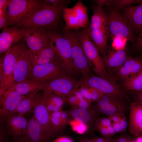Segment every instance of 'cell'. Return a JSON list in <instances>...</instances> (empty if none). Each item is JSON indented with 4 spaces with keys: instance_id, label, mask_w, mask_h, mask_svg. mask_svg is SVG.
Returning a JSON list of instances; mask_svg holds the SVG:
<instances>
[{
    "instance_id": "obj_1",
    "label": "cell",
    "mask_w": 142,
    "mask_h": 142,
    "mask_svg": "<svg viewBox=\"0 0 142 142\" xmlns=\"http://www.w3.org/2000/svg\"><path fill=\"white\" fill-rule=\"evenodd\" d=\"M63 7H65L51 6L43 1L40 8L15 26L40 27L49 30L54 29L58 24Z\"/></svg>"
},
{
    "instance_id": "obj_2",
    "label": "cell",
    "mask_w": 142,
    "mask_h": 142,
    "mask_svg": "<svg viewBox=\"0 0 142 142\" xmlns=\"http://www.w3.org/2000/svg\"><path fill=\"white\" fill-rule=\"evenodd\" d=\"M23 43L20 41L14 44L1 57L0 95L14 84V71Z\"/></svg>"
},
{
    "instance_id": "obj_3",
    "label": "cell",
    "mask_w": 142,
    "mask_h": 142,
    "mask_svg": "<svg viewBox=\"0 0 142 142\" xmlns=\"http://www.w3.org/2000/svg\"><path fill=\"white\" fill-rule=\"evenodd\" d=\"M39 0H10L7 11V26L16 25L28 18L43 6Z\"/></svg>"
},
{
    "instance_id": "obj_4",
    "label": "cell",
    "mask_w": 142,
    "mask_h": 142,
    "mask_svg": "<svg viewBox=\"0 0 142 142\" xmlns=\"http://www.w3.org/2000/svg\"><path fill=\"white\" fill-rule=\"evenodd\" d=\"M80 80V85L94 88L104 94L121 97L130 101L128 95L115 79L108 74L103 76L91 75L83 77Z\"/></svg>"
},
{
    "instance_id": "obj_5",
    "label": "cell",
    "mask_w": 142,
    "mask_h": 142,
    "mask_svg": "<svg viewBox=\"0 0 142 142\" xmlns=\"http://www.w3.org/2000/svg\"><path fill=\"white\" fill-rule=\"evenodd\" d=\"M66 73L69 74L64 63L60 60L46 64L32 66L30 73L27 80L39 83H45Z\"/></svg>"
},
{
    "instance_id": "obj_6",
    "label": "cell",
    "mask_w": 142,
    "mask_h": 142,
    "mask_svg": "<svg viewBox=\"0 0 142 142\" xmlns=\"http://www.w3.org/2000/svg\"><path fill=\"white\" fill-rule=\"evenodd\" d=\"M88 8L82 1H78L72 7H63L62 15L65 23V30H78L88 27L90 24Z\"/></svg>"
},
{
    "instance_id": "obj_7",
    "label": "cell",
    "mask_w": 142,
    "mask_h": 142,
    "mask_svg": "<svg viewBox=\"0 0 142 142\" xmlns=\"http://www.w3.org/2000/svg\"><path fill=\"white\" fill-rule=\"evenodd\" d=\"M76 33L91 68L97 76L107 74L106 68L102 57L88 34L84 30Z\"/></svg>"
},
{
    "instance_id": "obj_8",
    "label": "cell",
    "mask_w": 142,
    "mask_h": 142,
    "mask_svg": "<svg viewBox=\"0 0 142 142\" xmlns=\"http://www.w3.org/2000/svg\"><path fill=\"white\" fill-rule=\"evenodd\" d=\"M80 80L68 73L64 74L45 83L43 94L53 93L64 99L80 87Z\"/></svg>"
},
{
    "instance_id": "obj_9",
    "label": "cell",
    "mask_w": 142,
    "mask_h": 142,
    "mask_svg": "<svg viewBox=\"0 0 142 142\" xmlns=\"http://www.w3.org/2000/svg\"><path fill=\"white\" fill-rule=\"evenodd\" d=\"M63 36L71 44V56L77 74L81 73L83 77L92 75L91 68L78 39L77 33L72 30H64Z\"/></svg>"
},
{
    "instance_id": "obj_10",
    "label": "cell",
    "mask_w": 142,
    "mask_h": 142,
    "mask_svg": "<svg viewBox=\"0 0 142 142\" xmlns=\"http://www.w3.org/2000/svg\"><path fill=\"white\" fill-rule=\"evenodd\" d=\"M108 15L109 33L111 37L120 36L133 43L136 40L134 31L124 16L115 9H111Z\"/></svg>"
},
{
    "instance_id": "obj_11",
    "label": "cell",
    "mask_w": 142,
    "mask_h": 142,
    "mask_svg": "<svg viewBox=\"0 0 142 142\" xmlns=\"http://www.w3.org/2000/svg\"><path fill=\"white\" fill-rule=\"evenodd\" d=\"M50 44L55 48L64 63L68 73L74 76L77 74L75 70L71 56L70 42L63 36L53 31H48Z\"/></svg>"
},
{
    "instance_id": "obj_12",
    "label": "cell",
    "mask_w": 142,
    "mask_h": 142,
    "mask_svg": "<svg viewBox=\"0 0 142 142\" xmlns=\"http://www.w3.org/2000/svg\"><path fill=\"white\" fill-rule=\"evenodd\" d=\"M33 55L50 45L48 31L42 27H28L23 38Z\"/></svg>"
},
{
    "instance_id": "obj_13",
    "label": "cell",
    "mask_w": 142,
    "mask_h": 142,
    "mask_svg": "<svg viewBox=\"0 0 142 142\" xmlns=\"http://www.w3.org/2000/svg\"><path fill=\"white\" fill-rule=\"evenodd\" d=\"M15 85L14 84L0 95V117L3 120L15 113L20 103L26 97L14 90Z\"/></svg>"
},
{
    "instance_id": "obj_14",
    "label": "cell",
    "mask_w": 142,
    "mask_h": 142,
    "mask_svg": "<svg viewBox=\"0 0 142 142\" xmlns=\"http://www.w3.org/2000/svg\"><path fill=\"white\" fill-rule=\"evenodd\" d=\"M33 59L32 53L24 43L14 71V84L27 79L31 71Z\"/></svg>"
},
{
    "instance_id": "obj_15",
    "label": "cell",
    "mask_w": 142,
    "mask_h": 142,
    "mask_svg": "<svg viewBox=\"0 0 142 142\" xmlns=\"http://www.w3.org/2000/svg\"><path fill=\"white\" fill-rule=\"evenodd\" d=\"M28 28L16 26L4 27L0 34V54L6 52L13 45L23 39Z\"/></svg>"
},
{
    "instance_id": "obj_16",
    "label": "cell",
    "mask_w": 142,
    "mask_h": 142,
    "mask_svg": "<svg viewBox=\"0 0 142 142\" xmlns=\"http://www.w3.org/2000/svg\"><path fill=\"white\" fill-rule=\"evenodd\" d=\"M33 113L36 119L43 128L50 139L56 134L58 132L50 123L49 114L46 107L43 94L36 104Z\"/></svg>"
},
{
    "instance_id": "obj_17",
    "label": "cell",
    "mask_w": 142,
    "mask_h": 142,
    "mask_svg": "<svg viewBox=\"0 0 142 142\" xmlns=\"http://www.w3.org/2000/svg\"><path fill=\"white\" fill-rule=\"evenodd\" d=\"M20 137L27 142H45L50 139L33 115L28 122L25 132Z\"/></svg>"
},
{
    "instance_id": "obj_18",
    "label": "cell",
    "mask_w": 142,
    "mask_h": 142,
    "mask_svg": "<svg viewBox=\"0 0 142 142\" xmlns=\"http://www.w3.org/2000/svg\"><path fill=\"white\" fill-rule=\"evenodd\" d=\"M4 120L9 133L14 139L21 136L26 130L28 122L22 115L15 113Z\"/></svg>"
},
{
    "instance_id": "obj_19",
    "label": "cell",
    "mask_w": 142,
    "mask_h": 142,
    "mask_svg": "<svg viewBox=\"0 0 142 142\" xmlns=\"http://www.w3.org/2000/svg\"><path fill=\"white\" fill-rule=\"evenodd\" d=\"M129 131L136 136L142 135V104L136 102L130 106Z\"/></svg>"
},
{
    "instance_id": "obj_20",
    "label": "cell",
    "mask_w": 142,
    "mask_h": 142,
    "mask_svg": "<svg viewBox=\"0 0 142 142\" xmlns=\"http://www.w3.org/2000/svg\"><path fill=\"white\" fill-rule=\"evenodd\" d=\"M128 55L125 50H107L102 58L106 68L113 71L123 65Z\"/></svg>"
},
{
    "instance_id": "obj_21",
    "label": "cell",
    "mask_w": 142,
    "mask_h": 142,
    "mask_svg": "<svg viewBox=\"0 0 142 142\" xmlns=\"http://www.w3.org/2000/svg\"><path fill=\"white\" fill-rule=\"evenodd\" d=\"M122 11L134 31L139 34L142 31V3L135 6H127L122 9Z\"/></svg>"
},
{
    "instance_id": "obj_22",
    "label": "cell",
    "mask_w": 142,
    "mask_h": 142,
    "mask_svg": "<svg viewBox=\"0 0 142 142\" xmlns=\"http://www.w3.org/2000/svg\"><path fill=\"white\" fill-rule=\"evenodd\" d=\"M85 31L88 34L99 53L102 55L106 52L107 40L109 34L108 28L92 29Z\"/></svg>"
},
{
    "instance_id": "obj_23",
    "label": "cell",
    "mask_w": 142,
    "mask_h": 142,
    "mask_svg": "<svg viewBox=\"0 0 142 142\" xmlns=\"http://www.w3.org/2000/svg\"><path fill=\"white\" fill-rule=\"evenodd\" d=\"M32 66L47 63L61 60L55 48L51 44L33 55Z\"/></svg>"
},
{
    "instance_id": "obj_24",
    "label": "cell",
    "mask_w": 142,
    "mask_h": 142,
    "mask_svg": "<svg viewBox=\"0 0 142 142\" xmlns=\"http://www.w3.org/2000/svg\"><path fill=\"white\" fill-rule=\"evenodd\" d=\"M93 11L91 22L89 27L86 29L106 28H108V15L103 10L102 7L98 5L92 7Z\"/></svg>"
},
{
    "instance_id": "obj_25",
    "label": "cell",
    "mask_w": 142,
    "mask_h": 142,
    "mask_svg": "<svg viewBox=\"0 0 142 142\" xmlns=\"http://www.w3.org/2000/svg\"><path fill=\"white\" fill-rule=\"evenodd\" d=\"M45 83L34 82L28 80L15 84L14 90L22 95L27 96L44 90Z\"/></svg>"
},
{
    "instance_id": "obj_26",
    "label": "cell",
    "mask_w": 142,
    "mask_h": 142,
    "mask_svg": "<svg viewBox=\"0 0 142 142\" xmlns=\"http://www.w3.org/2000/svg\"><path fill=\"white\" fill-rule=\"evenodd\" d=\"M43 94L38 93L26 96L20 103L15 113L23 115L29 113H33L34 107Z\"/></svg>"
},
{
    "instance_id": "obj_27",
    "label": "cell",
    "mask_w": 142,
    "mask_h": 142,
    "mask_svg": "<svg viewBox=\"0 0 142 142\" xmlns=\"http://www.w3.org/2000/svg\"><path fill=\"white\" fill-rule=\"evenodd\" d=\"M68 113L73 119L87 125L92 122L96 113L95 110L90 108L87 109L73 108Z\"/></svg>"
},
{
    "instance_id": "obj_28",
    "label": "cell",
    "mask_w": 142,
    "mask_h": 142,
    "mask_svg": "<svg viewBox=\"0 0 142 142\" xmlns=\"http://www.w3.org/2000/svg\"><path fill=\"white\" fill-rule=\"evenodd\" d=\"M43 95L49 114L53 112L62 110L64 104L65 102L63 98L53 93L43 94Z\"/></svg>"
},
{
    "instance_id": "obj_29",
    "label": "cell",
    "mask_w": 142,
    "mask_h": 142,
    "mask_svg": "<svg viewBox=\"0 0 142 142\" xmlns=\"http://www.w3.org/2000/svg\"><path fill=\"white\" fill-rule=\"evenodd\" d=\"M123 81V87L126 90L136 92L142 90V70Z\"/></svg>"
},
{
    "instance_id": "obj_30",
    "label": "cell",
    "mask_w": 142,
    "mask_h": 142,
    "mask_svg": "<svg viewBox=\"0 0 142 142\" xmlns=\"http://www.w3.org/2000/svg\"><path fill=\"white\" fill-rule=\"evenodd\" d=\"M94 2L97 5L103 7V6H113L117 9H123L133 4L142 3V0H97Z\"/></svg>"
},
{
    "instance_id": "obj_31",
    "label": "cell",
    "mask_w": 142,
    "mask_h": 142,
    "mask_svg": "<svg viewBox=\"0 0 142 142\" xmlns=\"http://www.w3.org/2000/svg\"><path fill=\"white\" fill-rule=\"evenodd\" d=\"M125 99L118 96L104 94L101 99L120 109L125 113L130 109V107L127 105Z\"/></svg>"
},
{
    "instance_id": "obj_32",
    "label": "cell",
    "mask_w": 142,
    "mask_h": 142,
    "mask_svg": "<svg viewBox=\"0 0 142 142\" xmlns=\"http://www.w3.org/2000/svg\"><path fill=\"white\" fill-rule=\"evenodd\" d=\"M97 102L96 108L101 113L111 116L118 113H124L120 109L101 99Z\"/></svg>"
},
{
    "instance_id": "obj_33",
    "label": "cell",
    "mask_w": 142,
    "mask_h": 142,
    "mask_svg": "<svg viewBox=\"0 0 142 142\" xmlns=\"http://www.w3.org/2000/svg\"><path fill=\"white\" fill-rule=\"evenodd\" d=\"M63 111L53 112L49 114L50 123L55 130L58 132L64 127L61 119V116Z\"/></svg>"
},
{
    "instance_id": "obj_34",
    "label": "cell",
    "mask_w": 142,
    "mask_h": 142,
    "mask_svg": "<svg viewBox=\"0 0 142 142\" xmlns=\"http://www.w3.org/2000/svg\"><path fill=\"white\" fill-rule=\"evenodd\" d=\"M68 124L73 131L79 134H83L88 130V125L74 119L69 120Z\"/></svg>"
},
{
    "instance_id": "obj_35",
    "label": "cell",
    "mask_w": 142,
    "mask_h": 142,
    "mask_svg": "<svg viewBox=\"0 0 142 142\" xmlns=\"http://www.w3.org/2000/svg\"><path fill=\"white\" fill-rule=\"evenodd\" d=\"M112 48L116 50H125L128 40L125 37L120 36L112 37Z\"/></svg>"
},
{
    "instance_id": "obj_36",
    "label": "cell",
    "mask_w": 142,
    "mask_h": 142,
    "mask_svg": "<svg viewBox=\"0 0 142 142\" xmlns=\"http://www.w3.org/2000/svg\"><path fill=\"white\" fill-rule=\"evenodd\" d=\"M115 75L124 80L130 76V69L123 65L118 68L113 70Z\"/></svg>"
},
{
    "instance_id": "obj_37",
    "label": "cell",
    "mask_w": 142,
    "mask_h": 142,
    "mask_svg": "<svg viewBox=\"0 0 142 142\" xmlns=\"http://www.w3.org/2000/svg\"><path fill=\"white\" fill-rule=\"evenodd\" d=\"M92 101L97 102L101 99L104 93L98 89L91 87H88Z\"/></svg>"
},
{
    "instance_id": "obj_38",
    "label": "cell",
    "mask_w": 142,
    "mask_h": 142,
    "mask_svg": "<svg viewBox=\"0 0 142 142\" xmlns=\"http://www.w3.org/2000/svg\"><path fill=\"white\" fill-rule=\"evenodd\" d=\"M46 4L52 6L57 7L62 6L66 7L69 1L67 0H46L44 1Z\"/></svg>"
},
{
    "instance_id": "obj_39",
    "label": "cell",
    "mask_w": 142,
    "mask_h": 142,
    "mask_svg": "<svg viewBox=\"0 0 142 142\" xmlns=\"http://www.w3.org/2000/svg\"><path fill=\"white\" fill-rule=\"evenodd\" d=\"M64 99L65 102H67L72 109L77 108L79 101L73 93Z\"/></svg>"
},
{
    "instance_id": "obj_40",
    "label": "cell",
    "mask_w": 142,
    "mask_h": 142,
    "mask_svg": "<svg viewBox=\"0 0 142 142\" xmlns=\"http://www.w3.org/2000/svg\"><path fill=\"white\" fill-rule=\"evenodd\" d=\"M95 126L97 130L103 137L111 138L112 137L109 134L107 127L97 124H95Z\"/></svg>"
},
{
    "instance_id": "obj_41",
    "label": "cell",
    "mask_w": 142,
    "mask_h": 142,
    "mask_svg": "<svg viewBox=\"0 0 142 142\" xmlns=\"http://www.w3.org/2000/svg\"><path fill=\"white\" fill-rule=\"evenodd\" d=\"M8 22L7 9L0 13V29L7 27Z\"/></svg>"
},
{
    "instance_id": "obj_42",
    "label": "cell",
    "mask_w": 142,
    "mask_h": 142,
    "mask_svg": "<svg viewBox=\"0 0 142 142\" xmlns=\"http://www.w3.org/2000/svg\"><path fill=\"white\" fill-rule=\"evenodd\" d=\"M92 100H90L84 98L79 100L76 108L83 109H87L90 108Z\"/></svg>"
},
{
    "instance_id": "obj_43",
    "label": "cell",
    "mask_w": 142,
    "mask_h": 142,
    "mask_svg": "<svg viewBox=\"0 0 142 142\" xmlns=\"http://www.w3.org/2000/svg\"><path fill=\"white\" fill-rule=\"evenodd\" d=\"M111 121L108 118H98L96 120L95 124H98L107 127L111 124Z\"/></svg>"
},
{
    "instance_id": "obj_44",
    "label": "cell",
    "mask_w": 142,
    "mask_h": 142,
    "mask_svg": "<svg viewBox=\"0 0 142 142\" xmlns=\"http://www.w3.org/2000/svg\"><path fill=\"white\" fill-rule=\"evenodd\" d=\"M78 90L84 98L91 100L90 94L88 90V87L85 86L81 85Z\"/></svg>"
},
{
    "instance_id": "obj_45",
    "label": "cell",
    "mask_w": 142,
    "mask_h": 142,
    "mask_svg": "<svg viewBox=\"0 0 142 142\" xmlns=\"http://www.w3.org/2000/svg\"><path fill=\"white\" fill-rule=\"evenodd\" d=\"M134 47L136 50L139 51L142 50V31L136 38Z\"/></svg>"
},
{
    "instance_id": "obj_46",
    "label": "cell",
    "mask_w": 142,
    "mask_h": 142,
    "mask_svg": "<svg viewBox=\"0 0 142 142\" xmlns=\"http://www.w3.org/2000/svg\"><path fill=\"white\" fill-rule=\"evenodd\" d=\"M92 140L93 142H117V139L95 137Z\"/></svg>"
},
{
    "instance_id": "obj_47",
    "label": "cell",
    "mask_w": 142,
    "mask_h": 142,
    "mask_svg": "<svg viewBox=\"0 0 142 142\" xmlns=\"http://www.w3.org/2000/svg\"><path fill=\"white\" fill-rule=\"evenodd\" d=\"M70 116L68 112L63 111L61 116V119L62 123L65 127L68 123L69 121V116Z\"/></svg>"
},
{
    "instance_id": "obj_48",
    "label": "cell",
    "mask_w": 142,
    "mask_h": 142,
    "mask_svg": "<svg viewBox=\"0 0 142 142\" xmlns=\"http://www.w3.org/2000/svg\"><path fill=\"white\" fill-rule=\"evenodd\" d=\"M10 1V0H0V13L7 9Z\"/></svg>"
},
{
    "instance_id": "obj_49",
    "label": "cell",
    "mask_w": 142,
    "mask_h": 142,
    "mask_svg": "<svg viewBox=\"0 0 142 142\" xmlns=\"http://www.w3.org/2000/svg\"><path fill=\"white\" fill-rule=\"evenodd\" d=\"M119 123L123 128L124 131H125L128 126V122L124 114L121 116Z\"/></svg>"
},
{
    "instance_id": "obj_50",
    "label": "cell",
    "mask_w": 142,
    "mask_h": 142,
    "mask_svg": "<svg viewBox=\"0 0 142 142\" xmlns=\"http://www.w3.org/2000/svg\"><path fill=\"white\" fill-rule=\"evenodd\" d=\"M124 114V113H116L108 117V118L111 121H113V122H119L121 116Z\"/></svg>"
},
{
    "instance_id": "obj_51",
    "label": "cell",
    "mask_w": 142,
    "mask_h": 142,
    "mask_svg": "<svg viewBox=\"0 0 142 142\" xmlns=\"http://www.w3.org/2000/svg\"><path fill=\"white\" fill-rule=\"evenodd\" d=\"M111 125L116 133H121L124 131L121 126L119 122H113Z\"/></svg>"
},
{
    "instance_id": "obj_52",
    "label": "cell",
    "mask_w": 142,
    "mask_h": 142,
    "mask_svg": "<svg viewBox=\"0 0 142 142\" xmlns=\"http://www.w3.org/2000/svg\"><path fill=\"white\" fill-rule=\"evenodd\" d=\"M131 140L130 136L127 135H123L117 139V142H129Z\"/></svg>"
},
{
    "instance_id": "obj_53",
    "label": "cell",
    "mask_w": 142,
    "mask_h": 142,
    "mask_svg": "<svg viewBox=\"0 0 142 142\" xmlns=\"http://www.w3.org/2000/svg\"><path fill=\"white\" fill-rule=\"evenodd\" d=\"M53 142H74L73 140L68 137L62 136L59 137L54 140Z\"/></svg>"
},
{
    "instance_id": "obj_54",
    "label": "cell",
    "mask_w": 142,
    "mask_h": 142,
    "mask_svg": "<svg viewBox=\"0 0 142 142\" xmlns=\"http://www.w3.org/2000/svg\"><path fill=\"white\" fill-rule=\"evenodd\" d=\"M73 93L79 100H82L84 98L78 88L75 89Z\"/></svg>"
},
{
    "instance_id": "obj_55",
    "label": "cell",
    "mask_w": 142,
    "mask_h": 142,
    "mask_svg": "<svg viewBox=\"0 0 142 142\" xmlns=\"http://www.w3.org/2000/svg\"><path fill=\"white\" fill-rule=\"evenodd\" d=\"M136 102L142 104V90L136 92Z\"/></svg>"
},
{
    "instance_id": "obj_56",
    "label": "cell",
    "mask_w": 142,
    "mask_h": 142,
    "mask_svg": "<svg viewBox=\"0 0 142 142\" xmlns=\"http://www.w3.org/2000/svg\"><path fill=\"white\" fill-rule=\"evenodd\" d=\"M107 128L111 137L114 136L116 133L111 124L107 127Z\"/></svg>"
},
{
    "instance_id": "obj_57",
    "label": "cell",
    "mask_w": 142,
    "mask_h": 142,
    "mask_svg": "<svg viewBox=\"0 0 142 142\" xmlns=\"http://www.w3.org/2000/svg\"><path fill=\"white\" fill-rule=\"evenodd\" d=\"M78 142H93L92 139H90L87 138H83L81 139Z\"/></svg>"
},
{
    "instance_id": "obj_58",
    "label": "cell",
    "mask_w": 142,
    "mask_h": 142,
    "mask_svg": "<svg viewBox=\"0 0 142 142\" xmlns=\"http://www.w3.org/2000/svg\"><path fill=\"white\" fill-rule=\"evenodd\" d=\"M14 140L13 142H27L23 138L20 137L16 139H14Z\"/></svg>"
},
{
    "instance_id": "obj_59",
    "label": "cell",
    "mask_w": 142,
    "mask_h": 142,
    "mask_svg": "<svg viewBox=\"0 0 142 142\" xmlns=\"http://www.w3.org/2000/svg\"><path fill=\"white\" fill-rule=\"evenodd\" d=\"M135 140V142H142V135L138 136Z\"/></svg>"
}]
</instances>
